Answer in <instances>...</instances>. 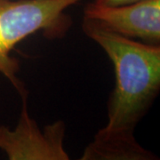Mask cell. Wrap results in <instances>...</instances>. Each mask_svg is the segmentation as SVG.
<instances>
[{
    "label": "cell",
    "instance_id": "cell-1",
    "mask_svg": "<svg viewBox=\"0 0 160 160\" xmlns=\"http://www.w3.org/2000/svg\"><path fill=\"white\" fill-rule=\"evenodd\" d=\"M85 34L108 55L115 72L106 129L134 132L160 91V45L130 39L83 20Z\"/></svg>",
    "mask_w": 160,
    "mask_h": 160
},
{
    "label": "cell",
    "instance_id": "cell-2",
    "mask_svg": "<svg viewBox=\"0 0 160 160\" xmlns=\"http://www.w3.org/2000/svg\"><path fill=\"white\" fill-rule=\"evenodd\" d=\"M81 1L0 0V74L22 98L28 96V91L18 78L20 63L11 52L21 41L38 32L48 38H62L71 26L66 11Z\"/></svg>",
    "mask_w": 160,
    "mask_h": 160
},
{
    "label": "cell",
    "instance_id": "cell-3",
    "mask_svg": "<svg viewBox=\"0 0 160 160\" xmlns=\"http://www.w3.org/2000/svg\"><path fill=\"white\" fill-rule=\"evenodd\" d=\"M13 129L0 126V149L7 160H71L64 147L66 125L56 120L41 128L30 116L28 96Z\"/></svg>",
    "mask_w": 160,
    "mask_h": 160
},
{
    "label": "cell",
    "instance_id": "cell-4",
    "mask_svg": "<svg viewBox=\"0 0 160 160\" xmlns=\"http://www.w3.org/2000/svg\"><path fill=\"white\" fill-rule=\"evenodd\" d=\"M84 19L130 39L160 45V0H140L122 6L90 3Z\"/></svg>",
    "mask_w": 160,
    "mask_h": 160
},
{
    "label": "cell",
    "instance_id": "cell-5",
    "mask_svg": "<svg viewBox=\"0 0 160 160\" xmlns=\"http://www.w3.org/2000/svg\"><path fill=\"white\" fill-rule=\"evenodd\" d=\"M76 160H160L134 137V132L114 131L102 127Z\"/></svg>",
    "mask_w": 160,
    "mask_h": 160
},
{
    "label": "cell",
    "instance_id": "cell-6",
    "mask_svg": "<svg viewBox=\"0 0 160 160\" xmlns=\"http://www.w3.org/2000/svg\"><path fill=\"white\" fill-rule=\"evenodd\" d=\"M140 0H93V3L102 5V6H122L126 4H131L134 3Z\"/></svg>",
    "mask_w": 160,
    "mask_h": 160
}]
</instances>
